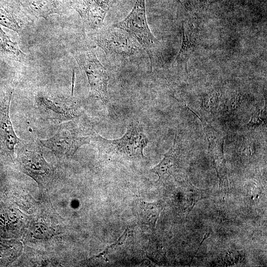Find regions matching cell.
<instances>
[{"mask_svg":"<svg viewBox=\"0 0 267 267\" xmlns=\"http://www.w3.org/2000/svg\"><path fill=\"white\" fill-rule=\"evenodd\" d=\"M91 140L101 154L117 160L129 161L146 159L143 150L149 142L142 125L134 120L129 123L125 134L120 138L107 139L94 132Z\"/></svg>","mask_w":267,"mask_h":267,"instance_id":"cell-1","label":"cell"},{"mask_svg":"<svg viewBox=\"0 0 267 267\" xmlns=\"http://www.w3.org/2000/svg\"><path fill=\"white\" fill-rule=\"evenodd\" d=\"M77 122L64 123L53 136L47 139L40 140V143L57 156L73 155L81 146L90 143L94 133L90 128Z\"/></svg>","mask_w":267,"mask_h":267,"instance_id":"cell-2","label":"cell"},{"mask_svg":"<svg viewBox=\"0 0 267 267\" xmlns=\"http://www.w3.org/2000/svg\"><path fill=\"white\" fill-rule=\"evenodd\" d=\"M74 57L86 75L90 93L99 99L105 106L110 116L114 117L116 114L111 103L108 91L109 77L94 52L86 50L75 53Z\"/></svg>","mask_w":267,"mask_h":267,"instance_id":"cell-3","label":"cell"},{"mask_svg":"<svg viewBox=\"0 0 267 267\" xmlns=\"http://www.w3.org/2000/svg\"><path fill=\"white\" fill-rule=\"evenodd\" d=\"M145 0H136L129 14L114 26L125 31L134 37L146 50L151 62L153 50L157 40L147 24Z\"/></svg>","mask_w":267,"mask_h":267,"instance_id":"cell-4","label":"cell"},{"mask_svg":"<svg viewBox=\"0 0 267 267\" xmlns=\"http://www.w3.org/2000/svg\"><path fill=\"white\" fill-rule=\"evenodd\" d=\"M97 41L107 56L119 60H128L140 50V44L134 37L114 26L101 32Z\"/></svg>","mask_w":267,"mask_h":267,"instance_id":"cell-5","label":"cell"},{"mask_svg":"<svg viewBox=\"0 0 267 267\" xmlns=\"http://www.w3.org/2000/svg\"><path fill=\"white\" fill-rule=\"evenodd\" d=\"M20 146L18 158L23 171L38 181L50 178L52 169L44 159L40 144L32 141Z\"/></svg>","mask_w":267,"mask_h":267,"instance_id":"cell-6","label":"cell"},{"mask_svg":"<svg viewBox=\"0 0 267 267\" xmlns=\"http://www.w3.org/2000/svg\"><path fill=\"white\" fill-rule=\"evenodd\" d=\"M36 101L41 113L49 119L66 121L80 115L79 105L71 99L39 94L37 96Z\"/></svg>","mask_w":267,"mask_h":267,"instance_id":"cell-7","label":"cell"},{"mask_svg":"<svg viewBox=\"0 0 267 267\" xmlns=\"http://www.w3.org/2000/svg\"><path fill=\"white\" fill-rule=\"evenodd\" d=\"M11 93L9 92L0 103V146L13 155L15 146L20 141L13 128L9 116Z\"/></svg>","mask_w":267,"mask_h":267,"instance_id":"cell-8","label":"cell"},{"mask_svg":"<svg viewBox=\"0 0 267 267\" xmlns=\"http://www.w3.org/2000/svg\"><path fill=\"white\" fill-rule=\"evenodd\" d=\"M181 154V143L176 132L173 144L160 162L151 171L158 176V181H165L171 177L175 178L178 171Z\"/></svg>","mask_w":267,"mask_h":267,"instance_id":"cell-9","label":"cell"},{"mask_svg":"<svg viewBox=\"0 0 267 267\" xmlns=\"http://www.w3.org/2000/svg\"><path fill=\"white\" fill-rule=\"evenodd\" d=\"M200 120L208 142L209 151L212 156L216 170L224 165L223 146L225 135L217 131L205 120L187 107Z\"/></svg>","mask_w":267,"mask_h":267,"instance_id":"cell-10","label":"cell"},{"mask_svg":"<svg viewBox=\"0 0 267 267\" xmlns=\"http://www.w3.org/2000/svg\"><path fill=\"white\" fill-rule=\"evenodd\" d=\"M87 7L81 11L85 24L95 30L103 23L106 14L114 0H89Z\"/></svg>","mask_w":267,"mask_h":267,"instance_id":"cell-11","label":"cell"},{"mask_svg":"<svg viewBox=\"0 0 267 267\" xmlns=\"http://www.w3.org/2000/svg\"><path fill=\"white\" fill-rule=\"evenodd\" d=\"M182 39L179 51L175 60L178 65H184L186 70L187 63L190 55L197 46L198 31L194 26L183 21L182 24Z\"/></svg>","mask_w":267,"mask_h":267,"instance_id":"cell-12","label":"cell"},{"mask_svg":"<svg viewBox=\"0 0 267 267\" xmlns=\"http://www.w3.org/2000/svg\"><path fill=\"white\" fill-rule=\"evenodd\" d=\"M137 213L141 222L155 228L158 220L162 206L160 202L148 203L140 201L138 203Z\"/></svg>","mask_w":267,"mask_h":267,"instance_id":"cell-13","label":"cell"},{"mask_svg":"<svg viewBox=\"0 0 267 267\" xmlns=\"http://www.w3.org/2000/svg\"><path fill=\"white\" fill-rule=\"evenodd\" d=\"M0 49L16 57H22L24 54L17 44L12 41L0 27Z\"/></svg>","mask_w":267,"mask_h":267,"instance_id":"cell-14","label":"cell"},{"mask_svg":"<svg viewBox=\"0 0 267 267\" xmlns=\"http://www.w3.org/2000/svg\"><path fill=\"white\" fill-rule=\"evenodd\" d=\"M0 24L19 33L21 27L14 16L8 10L0 7Z\"/></svg>","mask_w":267,"mask_h":267,"instance_id":"cell-15","label":"cell"},{"mask_svg":"<svg viewBox=\"0 0 267 267\" xmlns=\"http://www.w3.org/2000/svg\"><path fill=\"white\" fill-rule=\"evenodd\" d=\"M33 236L38 239H46L52 236V229L43 223L38 222L34 224L31 228Z\"/></svg>","mask_w":267,"mask_h":267,"instance_id":"cell-16","label":"cell"}]
</instances>
